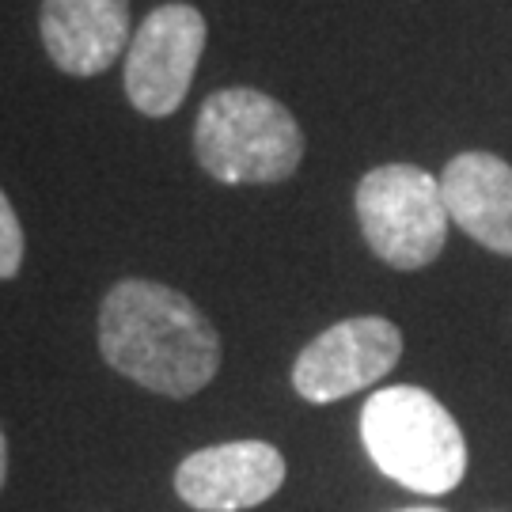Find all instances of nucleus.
<instances>
[{
    "mask_svg": "<svg viewBox=\"0 0 512 512\" xmlns=\"http://www.w3.org/2000/svg\"><path fill=\"white\" fill-rule=\"evenodd\" d=\"M99 353L114 372L164 399H190L213 384L220 334L186 293L126 277L99 308Z\"/></svg>",
    "mask_w": 512,
    "mask_h": 512,
    "instance_id": "1",
    "label": "nucleus"
},
{
    "mask_svg": "<svg viewBox=\"0 0 512 512\" xmlns=\"http://www.w3.org/2000/svg\"><path fill=\"white\" fill-rule=\"evenodd\" d=\"M361 440L391 482L418 494H448L467 475L463 429L425 387L395 384L376 391L361 410Z\"/></svg>",
    "mask_w": 512,
    "mask_h": 512,
    "instance_id": "2",
    "label": "nucleus"
},
{
    "mask_svg": "<svg viewBox=\"0 0 512 512\" xmlns=\"http://www.w3.org/2000/svg\"><path fill=\"white\" fill-rule=\"evenodd\" d=\"M194 156L224 186L285 183L304 160V129L274 95L220 88L198 110Z\"/></svg>",
    "mask_w": 512,
    "mask_h": 512,
    "instance_id": "3",
    "label": "nucleus"
},
{
    "mask_svg": "<svg viewBox=\"0 0 512 512\" xmlns=\"http://www.w3.org/2000/svg\"><path fill=\"white\" fill-rule=\"evenodd\" d=\"M357 224L372 255L391 270L433 266L448 239V205L440 179L414 164L372 167L353 194Z\"/></svg>",
    "mask_w": 512,
    "mask_h": 512,
    "instance_id": "4",
    "label": "nucleus"
},
{
    "mask_svg": "<svg viewBox=\"0 0 512 512\" xmlns=\"http://www.w3.org/2000/svg\"><path fill=\"white\" fill-rule=\"evenodd\" d=\"M205 16L194 4L171 0L152 8L126 50V95L145 118H167L183 107L205 54Z\"/></svg>",
    "mask_w": 512,
    "mask_h": 512,
    "instance_id": "5",
    "label": "nucleus"
},
{
    "mask_svg": "<svg viewBox=\"0 0 512 512\" xmlns=\"http://www.w3.org/2000/svg\"><path fill=\"white\" fill-rule=\"evenodd\" d=\"M403 357V330L384 315H353L311 338L293 361V387L315 406L380 384Z\"/></svg>",
    "mask_w": 512,
    "mask_h": 512,
    "instance_id": "6",
    "label": "nucleus"
},
{
    "mask_svg": "<svg viewBox=\"0 0 512 512\" xmlns=\"http://www.w3.org/2000/svg\"><path fill=\"white\" fill-rule=\"evenodd\" d=\"M285 456L266 440H228L198 448L175 471V494L198 512H243L281 490Z\"/></svg>",
    "mask_w": 512,
    "mask_h": 512,
    "instance_id": "7",
    "label": "nucleus"
},
{
    "mask_svg": "<svg viewBox=\"0 0 512 512\" xmlns=\"http://www.w3.org/2000/svg\"><path fill=\"white\" fill-rule=\"evenodd\" d=\"M42 46L61 73L99 76L129 50V0H42Z\"/></svg>",
    "mask_w": 512,
    "mask_h": 512,
    "instance_id": "8",
    "label": "nucleus"
},
{
    "mask_svg": "<svg viewBox=\"0 0 512 512\" xmlns=\"http://www.w3.org/2000/svg\"><path fill=\"white\" fill-rule=\"evenodd\" d=\"M448 217L478 247L512 258V164L494 152H459L440 175Z\"/></svg>",
    "mask_w": 512,
    "mask_h": 512,
    "instance_id": "9",
    "label": "nucleus"
},
{
    "mask_svg": "<svg viewBox=\"0 0 512 512\" xmlns=\"http://www.w3.org/2000/svg\"><path fill=\"white\" fill-rule=\"evenodd\" d=\"M23 251H27V243H23V228H19L16 209L8 202V194L0 190V281H12L19 274Z\"/></svg>",
    "mask_w": 512,
    "mask_h": 512,
    "instance_id": "10",
    "label": "nucleus"
},
{
    "mask_svg": "<svg viewBox=\"0 0 512 512\" xmlns=\"http://www.w3.org/2000/svg\"><path fill=\"white\" fill-rule=\"evenodd\" d=\"M4 478H8V437L0 429V490H4Z\"/></svg>",
    "mask_w": 512,
    "mask_h": 512,
    "instance_id": "11",
    "label": "nucleus"
},
{
    "mask_svg": "<svg viewBox=\"0 0 512 512\" xmlns=\"http://www.w3.org/2000/svg\"><path fill=\"white\" fill-rule=\"evenodd\" d=\"M403 512H440V509H403Z\"/></svg>",
    "mask_w": 512,
    "mask_h": 512,
    "instance_id": "12",
    "label": "nucleus"
}]
</instances>
